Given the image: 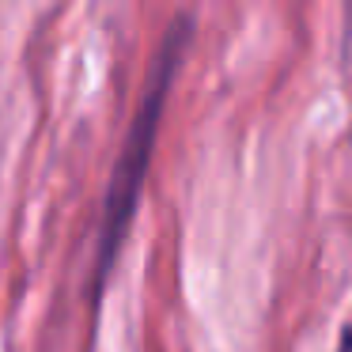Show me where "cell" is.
Returning <instances> with one entry per match:
<instances>
[{
	"label": "cell",
	"mask_w": 352,
	"mask_h": 352,
	"mask_svg": "<svg viewBox=\"0 0 352 352\" xmlns=\"http://www.w3.org/2000/svg\"><path fill=\"white\" fill-rule=\"evenodd\" d=\"M178 61H182V38H178V31H175L170 42L163 46V54H160V69H155V76H152V91L140 102V114H137V122H133L129 140H125L122 163H118V170H114V186H110V197H107V220H102V269L114 258L118 243H122V235H125V223H129V216H133V205H137L148 155H152V140H155V122H160V114H163V102H167Z\"/></svg>",
	"instance_id": "6da1fadb"
},
{
	"label": "cell",
	"mask_w": 352,
	"mask_h": 352,
	"mask_svg": "<svg viewBox=\"0 0 352 352\" xmlns=\"http://www.w3.org/2000/svg\"><path fill=\"white\" fill-rule=\"evenodd\" d=\"M337 352H352V333H344V349H337Z\"/></svg>",
	"instance_id": "7a4b0ae2"
}]
</instances>
